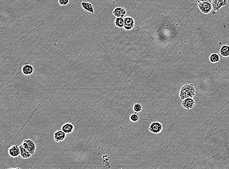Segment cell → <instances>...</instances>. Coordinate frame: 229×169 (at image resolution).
Here are the masks:
<instances>
[{
  "instance_id": "6da1fadb",
  "label": "cell",
  "mask_w": 229,
  "mask_h": 169,
  "mask_svg": "<svg viewBox=\"0 0 229 169\" xmlns=\"http://www.w3.org/2000/svg\"><path fill=\"white\" fill-rule=\"evenodd\" d=\"M196 90L193 83H186L183 85L179 91V96L180 99L193 98L195 96Z\"/></svg>"
},
{
  "instance_id": "7a4b0ae2",
  "label": "cell",
  "mask_w": 229,
  "mask_h": 169,
  "mask_svg": "<svg viewBox=\"0 0 229 169\" xmlns=\"http://www.w3.org/2000/svg\"><path fill=\"white\" fill-rule=\"evenodd\" d=\"M198 7L202 13L205 14H209L213 10L212 3L210 2H201L198 3Z\"/></svg>"
},
{
  "instance_id": "3957f363",
  "label": "cell",
  "mask_w": 229,
  "mask_h": 169,
  "mask_svg": "<svg viewBox=\"0 0 229 169\" xmlns=\"http://www.w3.org/2000/svg\"><path fill=\"white\" fill-rule=\"evenodd\" d=\"M22 144L25 149L27 150L28 152L31 154L32 155L35 154L36 149V146L35 142L32 139H25L23 141Z\"/></svg>"
},
{
  "instance_id": "277c9868",
  "label": "cell",
  "mask_w": 229,
  "mask_h": 169,
  "mask_svg": "<svg viewBox=\"0 0 229 169\" xmlns=\"http://www.w3.org/2000/svg\"><path fill=\"white\" fill-rule=\"evenodd\" d=\"M163 129L162 124L158 121H155L151 123L148 127V130L150 132L154 134H158L161 133Z\"/></svg>"
},
{
  "instance_id": "5b68a950",
  "label": "cell",
  "mask_w": 229,
  "mask_h": 169,
  "mask_svg": "<svg viewBox=\"0 0 229 169\" xmlns=\"http://www.w3.org/2000/svg\"><path fill=\"white\" fill-rule=\"evenodd\" d=\"M228 2V0H212L213 10L218 12L221 7L227 6Z\"/></svg>"
},
{
  "instance_id": "8992f818",
  "label": "cell",
  "mask_w": 229,
  "mask_h": 169,
  "mask_svg": "<svg viewBox=\"0 0 229 169\" xmlns=\"http://www.w3.org/2000/svg\"><path fill=\"white\" fill-rule=\"evenodd\" d=\"M195 101L193 98L185 99L182 102V105L184 108L187 110L191 109L194 107L195 105Z\"/></svg>"
},
{
  "instance_id": "52a82bcc",
  "label": "cell",
  "mask_w": 229,
  "mask_h": 169,
  "mask_svg": "<svg viewBox=\"0 0 229 169\" xmlns=\"http://www.w3.org/2000/svg\"><path fill=\"white\" fill-rule=\"evenodd\" d=\"M135 22L131 17L127 16L124 19V26L125 29L127 30H130L135 27Z\"/></svg>"
},
{
  "instance_id": "ba28073f",
  "label": "cell",
  "mask_w": 229,
  "mask_h": 169,
  "mask_svg": "<svg viewBox=\"0 0 229 169\" xmlns=\"http://www.w3.org/2000/svg\"><path fill=\"white\" fill-rule=\"evenodd\" d=\"M8 152L11 158H17L20 155V147L17 145H12L8 149Z\"/></svg>"
},
{
  "instance_id": "9c48e42d",
  "label": "cell",
  "mask_w": 229,
  "mask_h": 169,
  "mask_svg": "<svg viewBox=\"0 0 229 169\" xmlns=\"http://www.w3.org/2000/svg\"><path fill=\"white\" fill-rule=\"evenodd\" d=\"M67 134L62 130H57L54 133V140L56 142H61L63 141L66 138Z\"/></svg>"
},
{
  "instance_id": "30bf717a",
  "label": "cell",
  "mask_w": 229,
  "mask_h": 169,
  "mask_svg": "<svg viewBox=\"0 0 229 169\" xmlns=\"http://www.w3.org/2000/svg\"><path fill=\"white\" fill-rule=\"evenodd\" d=\"M61 130L64 131L67 135L70 134L74 130V126L73 124L70 123H66L62 125Z\"/></svg>"
},
{
  "instance_id": "8fae6325",
  "label": "cell",
  "mask_w": 229,
  "mask_h": 169,
  "mask_svg": "<svg viewBox=\"0 0 229 169\" xmlns=\"http://www.w3.org/2000/svg\"><path fill=\"white\" fill-rule=\"evenodd\" d=\"M127 13L126 10L124 7H118L115 8L113 11V14L116 17H122Z\"/></svg>"
},
{
  "instance_id": "7c38bea8",
  "label": "cell",
  "mask_w": 229,
  "mask_h": 169,
  "mask_svg": "<svg viewBox=\"0 0 229 169\" xmlns=\"http://www.w3.org/2000/svg\"><path fill=\"white\" fill-rule=\"evenodd\" d=\"M34 67L31 64H26L22 68L23 74L26 76L31 75L34 72Z\"/></svg>"
},
{
  "instance_id": "4fadbf2b",
  "label": "cell",
  "mask_w": 229,
  "mask_h": 169,
  "mask_svg": "<svg viewBox=\"0 0 229 169\" xmlns=\"http://www.w3.org/2000/svg\"><path fill=\"white\" fill-rule=\"evenodd\" d=\"M81 6L85 11L89 12L91 13H94V8L93 4L88 2H82Z\"/></svg>"
},
{
  "instance_id": "5bb4252c",
  "label": "cell",
  "mask_w": 229,
  "mask_h": 169,
  "mask_svg": "<svg viewBox=\"0 0 229 169\" xmlns=\"http://www.w3.org/2000/svg\"><path fill=\"white\" fill-rule=\"evenodd\" d=\"M19 147H20V156H21L23 159H29L32 155L27 150L23 147L22 144L20 145Z\"/></svg>"
},
{
  "instance_id": "9a60e30c",
  "label": "cell",
  "mask_w": 229,
  "mask_h": 169,
  "mask_svg": "<svg viewBox=\"0 0 229 169\" xmlns=\"http://www.w3.org/2000/svg\"><path fill=\"white\" fill-rule=\"evenodd\" d=\"M220 54L223 57H229V46L228 44H225L221 46L219 51Z\"/></svg>"
},
{
  "instance_id": "2e32d148",
  "label": "cell",
  "mask_w": 229,
  "mask_h": 169,
  "mask_svg": "<svg viewBox=\"0 0 229 169\" xmlns=\"http://www.w3.org/2000/svg\"><path fill=\"white\" fill-rule=\"evenodd\" d=\"M209 60L212 63H217L220 60V57L219 55L217 53H213L210 56Z\"/></svg>"
},
{
  "instance_id": "e0dca14e",
  "label": "cell",
  "mask_w": 229,
  "mask_h": 169,
  "mask_svg": "<svg viewBox=\"0 0 229 169\" xmlns=\"http://www.w3.org/2000/svg\"><path fill=\"white\" fill-rule=\"evenodd\" d=\"M115 25L119 28H122L124 26V19L122 17H117L115 20Z\"/></svg>"
},
{
  "instance_id": "ac0fdd59",
  "label": "cell",
  "mask_w": 229,
  "mask_h": 169,
  "mask_svg": "<svg viewBox=\"0 0 229 169\" xmlns=\"http://www.w3.org/2000/svg\"><path fill=\"white\" fill-rule=\"evenodd\" d=\"M143 110V105L139 103H136L133 105V110L135 113H138L141 112Z\"/></svg>"
},
{
  "instance_id": "d6986e66",
  "label": "cell",
  "mask_w": 229,
  "mask_h": 169,
  "mask_svg": "<svg viewBox=\"0 0 229 169\" xmlns=\"http://www.w3.org/2000/svg\"><path fill=\"white\" fill-rule=\"evenodd\" d=\"M139 119H140L139 115L137 113L132 114H131V115H130V120L131 122H132V123H136V122H137L139 120Z\"/></svg>"
},
{
  "instance_id": "ffe728a7",
  "label": "cell",
  "mask_w": 229,
  "mask_h": 169,
  "mask_svg": "<svg viewBox=\"0 0 229 169\" xmlns=\"http://www.w3.org/2000/svg\"><path fill=\"white\" fill-rule=\"evenodd\" d=\"M70 0H58L59 4L61 6H67L69 4Z\"/></svg>"
},
{
  "instance_id": "44dd1931",
  "label": "cell",
  "mask_w": 229,
  "mask_h": 169,
  "mask_svg": "<svg viewBox=\"0 0 229 169\" xmlns=\"http://www.w3.org/2000/svg\"><path fill=\"white\" fill-rule=\"evenodd\" d=\"M195 2H198V3H199V2H205V1H209L210 2H212V0H194Z\"/></svg>"
}]
</instances>
